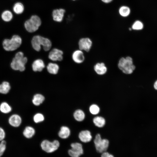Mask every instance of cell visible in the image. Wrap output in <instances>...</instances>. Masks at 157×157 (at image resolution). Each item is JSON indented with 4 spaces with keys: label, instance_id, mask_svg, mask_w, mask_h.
I'll return each mask as SVG.
<instances>
[{
    "label": "cell",
    "instance_id": "25",
    "mask_svg": "<svg viewBox=\"0 0 157 157\" xmlns=\"http://www.w3.org/2000/svg\"><path fill=\"white\" fill-rule=\"evenodd\" d=\"M1 17L5 22H9L13 19V16L12 12L9 10H5L2 13Z\"/></svg>",
    "mask_w": 157,
    "mask_h": 157
},
{
    "label": "cell",
    "instance_id": "9",
    "mask_svg": "<svg viewBox=\"0 0 157 157\" xmlns=\"http://www.w3.org/2000/svg\"><path fill=\"white\" fill-rule=\"evenodd\" d=\"M44 37L39 35L34 36L31 40V44L33 49L39 51L41 49V46L44 45Z\"/></svg>",
    "mask_w": 157,
    "mask_h": 157
},
{
    "label": "cell",
    "instance_id": "22",
    "mask_svg": "<svg viewBox=\"0 0 157 157\" xmlns=\"http://www.w3.org/2000/svg\"><path fill=\"white\" fill-rule=\"evenodd\" d=\"M44 100V97L43 95L38 94L34 96L32 100V102L34 105L38 106L41 104Z\"/></svg>",
    "mask_w": 157,
    "mask_h": 157
},
{
    "label": "cell",
    "instance_id": "23",
    "mask_svg": "<svg viewBox=\"0 0 157 157\" xmlns=\"http://www.w3.org/2000/svg\"><path fill=\"white\" fill-rule=\"evenodd\" d=\"M24 9V5L20 2H17L15 3L13 7V12L15 14L18 15L22 13L23 12Z\"/></svg>",
    "mask_w": 157,
    "mask_h": 157
},
{
    "label": "cell",
    "instance_id": "20",
    "mask_svg": "<svg viewBox=\"0 0 157 157\" xmlns=\"http://www.w3.org/2000/svg\"><path fill=\"white\" fill-rule=\"evenodd\" d=\"M11 86L9 83L6 81H4L0 84V93L3 94H6L10 92Z\"/></svg>",
    "mask_w": 157,
    "mask_h": 157
},
{
    "label": "cell",
    "instance_id": "33",
    "mask_svg": "<svg viewBox=\"0 0 157 157\" xmlns=\"http://www.w3.org/2000/svg\"><path fill=\"white\" fill-rule=\"evenodd\" d=\"M101 157H114L112 154L108 152L105 151L102 153Z\"/></svg>",
    "mask_w": 157,
    "mask_h": 157
},
{
    "label": "cell",
    "instance_id": "12",
    "mask_svg": "<svg viewBox=\"0 0 157 157\" xmlns=\"http://www.w3.org/2000/svg\"><path fill=\"white\" fill-rule=\"evenodd\" d=\"M65 12V10L63 8L54 10L52 14L53 20L57 22H61L63 20Z\"/></svg>",
    "mask_w": 157,
    "mask_h": 157
},
{
    "label": "cell",
    "instance_id": "36",
    "mask_svg": "<svg viewBox=\"0 0 157 157\" xmlns=\"http://www.w3.org/2000/svg\"><path fill=\"white\" fill-rule=\"evenodd\" d=\"M72 0L75 1V0Z\"/></svg>",
    "mask_w": 157,
    "mask_h": 157
},
{
    "label": "cell",
    "instance_id": "10",
    "mask_svg": "<svg viewBox=\"0 0 157 157\" xmlns=\"http://www.w3.org/2000/svg\"><path fill=\"white\" fill-rule=\"evenodd\" d=\"M63 52L62 51L54 48L51 51L49 54V58L53 61H61L63 59Z\"/></svg>",
    "mask_w": 157,
    "mask_h": 157
},
{
    "label": "cell",
    "instance_id": "15",
    "mask_svg": "<svg viewBox=\"0 0 157 157\" xmlns=\"http://www.w3.org/2000/svg\"><path fill=\"white\" fill-rule=\"evenodd\" d=\"M45 67V65L43 61L40 59L35 60L32 65V69L34 72H41Z\"/></svg>",
    "mask_w": 157,
    "mask_h": 157
},
{
    "label": "cell",
    "instance_id": "8",
    "mask_svg": "<svg viewBox=\"0 0 157 157\" xmlns=\"http://www.w3.org/2000/svg\"><path fill=\"white\" fill-rule=\"evenodd\" d=\"M8 124L14 128L19 127L21 125L22 119L21 116L18 114L14 113L11 115L8 119Z\"/></svg>",
    "mask_w": 157,
    "mask_h": 157
},
{
    "label": "cell",
    "instance_id": "35",
    "mask_svg": "<svg viewBox=\"0 0 157 157\" xmlns=\"http://www.w3.org/2000/svg\"><path fill=\"white\" fill-rule=\"evenodd\" d=\"M154 87L156 90H157V80L154 83Z\"/></svg>",
    "mask_w": 157,
    "mask_h": 157
},
{
    "label": "cell",
    "instance_id": "16",
    "mask_svg": "<svg viewBox=\"0 0 157 157\" xmlns=\"http://www.w3.org/2000/svg\"><path fill=\"white\" fill-rule=\"evenodd\" d=\"M35 133V130L32 127L28 126L26 127L22 132L23 136L26 138L29 139L31 138Z\"/></svg>",
    "mask_w": 157,
    "mask_h": 157
},
{
    "label": "cell",
    "instance_id": "6",
    "mask_svg": "<svg viewBox=\"0 0 157 157\" xmlns=\"http://www.w3.org/2000/svg\"><path fill=\"white\" fill-rule=\"evenodd\" d=\"M94 142L96 151L99 153L106 151L108 147V140L106 139H102L99 134L96 135Z\"/></svg>",
    "mask_w": 157,
    "mask_h": 157
},
{
    "label": "cell",
    "instance_id": "14",
    "mask_svg": "<svg viewBox=\"0 0 157 157\" xmlns=\"http://www.w3.org/2000/svg\"><path fill=\"white\" fill-rule=\"evenodd\" d=\"M72 58L76 63H81L83 62L85 58L83 52L80 50L74 51L72 54Z\"/></svg>",
    "mask_w": 157,
    "mask_h": 157
},
{
    "label": "cell",
    "instance_id": "13",
    "mask_svg": "<svg viewBox=\"0 0 157 157\" xmlns=\"http://www.w3.org/2000/svg\"><path fill=\"white\" fill-rule=\"evenodd\" d=\"M78 137L80 140L84 143L90 142L92 138L90 132L87 130H83L80 132L78 135Z\"/></svg>",
    "mask_w": 157,
    "mask_h": 157
},
{
    "label": "cell",
    "instance_id": "28",
    "mask_svg": "<svg viewBox=\"0 0 157 157\" xmlns=\"http://www.w3.org/2000/svg\"><path fill=\"white\" fill-rule=\"evenodd\" d=\"M143 28V24L139 20H137L135 22L132 26V28L133 29L136 30H141Z\"/></svg>",
    "mask_w": 157,
    "mask_h": 157
},
{
    "label": "cell",
    "instance_id": "27",
    "mask_svg": "<svg viewBox=\"0 0 157 157\" xmlns=\"http://www.w3.org/2000/svg\"><path fill=\"white\" fill-rule=\"evenodd\" d=\"M74 117L76 120L78 121H81L84 119L85 114L83 111L82 110L78 109L74 112Z\"/></svg>",
    "mask_w": 157,
    "mask_h": 157
},
{
    "label": "cell",
    "instance_id": "7",
    "mask_svg": "<svg viewBox=\"0 0 157 157\" xmlns=\"http://www.w3.org/2000/svg\"><path fill=\"white\" fill-rule=\"evenodd\" d=\"M71 148L67 151L70 157H80L83 154L82 144L79 142L72 143L70 144Z\"/></svg>",
    "mask_w": 157,
    "mask_h": 157
},
{
    "label": "cell",
    "instance_id": "24",
    "mask_svg": "<svg viewBox=\"0 0 157 157\" xmlns=\"http://www.w3.org/2000/svg\"><path fill=\"white\" fill-rule=\"evenodd\" d=\"M93 122L97 126L101 128L105 125L106 121L105 119L101 116H97L93 118Z\"/></svg>",
    "mask_w": 157,
    "mask_h": 157
},
{
    "label": "cell",
    "instance_id": "19",
    "mask_svg": "<svg viewBox=\"0 0 157 157\" xmlns=\"http://www.w3.org/2000/svg\"><path fill=\"white\" fill-rule=\"evenodd\" d=\"M70 133V131L69 128L66 126H63L61 128L58 135L60 138L65 139L69 136Z\"/></svg>",
    "mask_w": 157,
    "mask_h": 157
},
{
    "label": "cell",
    "instance_id": "18",
    "mask_svg": "<svg viewBox=\"0 0 157 157\" xmlns=\"http://www.w3.org/2000/svg\"><path fill=\"white\" fill-rule=\"evenodd\" d=\"M94 69L97 73L99 75L104 74L107 70L105 64L103 63H97L94 66Z\"/></svg>",
    "mask_w": 157,
    "mask_h": 157
},
{
    "label": "cell",
    "instance_id": "3",
    "mask_svg": "<svg viewBox=\"0 0 157 157\" xmlns=\"http://www.w3.org/2000/svg\"><path fill=\"white\" fill-rule=\"evenodd\" d=\"M41 24V20L40 17L36 15H33L25 22L24 26L28 32L33 33L38 29Z\"/></svg>",
    "mask_w": 157,
    "mask_h": 157
},
{
    "label": "cell",
    "instance_id": "1",
    "mask_svg": "<svg viewBox=\"0 0 157 157\" xmlns=\"http://www.w3.org/2000/svg\"><path fill=\"white\" fill-rule=\"evenodd\" d=\"M27 61V58L24 56L23 53L19 51L16 54L11 63L10 66L14 70L23 71L25 69V65Z\"/></svg>",
    "mask_w": 157,
    "mask_h": 157
},
{
    "label": "cell",
    "instance_id": "4",
    "mask_svg": "<svg viewBox=\"0 0 157 157\" xmlns=\"http://www.w3.org/2000/svg\"><path fill=\"white\" fill-rule=\"evenodd\" d=\"M22 40L18 35H13L10 39H5L3 42L4 49L7 51H13L16 49L22 44Z\"/></svg>",
    "mask_w": 157,
    "mask_h": 157
},
{
    "label": "cell",
    "instance_id": "2",
    "mask_svg": "<svg viewBox=\"0 0 157 157\" xmlns=\"http://www.w3.org/2000/svg\"><path fill=\"white\" fill-rule=\"evenodd\" d=\"M118 66L119 69L126 74L132 73L135 68L133 64L132 58L129 56L126 58H121L119 61Z\"/></svg>",
    "mask_w": 157,
    "mask_h": 157
},
{
    "label": "cell",
    "instance_id": "29",
    "mask_svg": "<svg viewBox=\"0 0 157 157\" xmlns=\"http://www.w3.org/2000/svg\"><path fill=\"white\" fill-rule=\"evenodd\" d=\"M7 142L5 140L0 142V157L4 154L6 149Z\"/></svg>",
    "mask_w": 157,
    "mask_h": 157
},
{
    "label": "cell",
    "instance_id": "21",
    "mask_svg": "<svg viewBox=\"0 0 157 157\" xmlns=\"http://www.w3.org/2000/svg\"><path fill=\"white\" fill-rule=\"evenodd\" d=\"M47 68L48 72L49 73L53 74H56L58 72L59 66L56 63H50L48 64Z\"/></svg>",
    "mask_w": 157,
    "mask_h": 157
},
{
    "label": "cell",
    "instance_id": "30",
    "mask_svg": "<svg viewBox=\"0 0 157 157\" xmlns=\"http://www.w3.org/2000/svg\"><path fill=\"white\" fill-rule=\"evenodd\" d=\"M89 110L92 114L95 115L98 114L99 113L100 108L97 105L93 104L90 106Z\"/></svg>",
    "mask_w": 157,
    "mask_h": 157
},
{
    "label": "cell",
    "instance_id": "32",
    "mask_svg": "<svg viewBox=\"0 0 157 157\" xmlns=\"http://www.w3.org/2000/svg\"><path fill=\"white\" fill-rule=\"evenodd\" d=\"M6 137V133L4 129L0 126V142L5 140Z\"/></svg>",
    "mask_w": 157,
    "mask_h": 157
},
{
    "label": "cell",
    "instance_id": "26",
    "mask_svg": "<svg viewBox=\"0 0 157 157\" xmlns=\"http://www.w3.org/2000/svg\"><path fill=\"white\" fill-rule=\"evenodd\" d=\"M119 12L121 16L126 17L130 15L131 13V10L129 7L123 6L119 8Z\"/></svg>",
    "mask_w": 157,
    "mask_h": 157
},
{
    "label": "cell",
    "instance_id": "17",
    "mask_svg": "<svg viewBox=\"0 0 157 157\" xmlns=\"http://www.w3.org/2000/svg\"><path fill=\"white\" fill-rule=\"evenodd\" d=\"M12 110V108L7 102L4 101L0 104V112L3 114H7L10 113Z\"/></svg>",
    "mask_w": 157,
    "mask_h": 157
},
{
    "label": "cell",
    "instance_id": "11",
    "mask_svg": "<svg viewBox=\"0 0 157 157\" xmlns=\"http://www.w3.org/2000/svg\"><path fill=\"white\" fill-rule=\"evenodd\" d=\"M92 42L88 38H83L80 40L78 42L79 48L81 50L88 52L92 46Z\"/></svg>",
    "mask_w": 157,
    "mask_h": 157
},
{
    "label": "cell",
    "instance_id": "31",
    "mask_svg": "<svg viewBox=\"0 0 157 157\" xmlns=\"http://www.w3.org/2000/svg\"><path fill=\"white\" fill-rule=\"evenodd\" d=\"M44 119L43 115L40 113L35 114L33 116V120L36 123H38L43 121Z\"/></svg>",
    "mask_w": 157,
    "mask_h": 157
},
{
    "label": "cell",
    "instance_id": "5",
    "mask_svg": "<svg viewBox=\"0 0 157 157\" xmlns=\"http://www.w3.org/2000/svg\"><path fill=\"white\" fill-rule=\"evenodd\" d=\"M42 150L47 153H52L58 150L60 146V143L57 140L51 142L47 140H44L41 142L40 145Z\"/></svg>",
    "mask_w": 157,
    "mask_h": 157
},
{
    "label": "cell",
    "instance_id": "34",
    "mask_svg": "<svg viewBox=\"0 0 157 157\" xmlns=\"http://www.w3.org/2000/svg\"><path fill=\"white\" fill-rule=\"evenodd\" d=\"M113 0H101L104 3H108L111 2Z\"/></svg>",
    "mask_w": 157,
    "mask_h": 157
}]
</instances>
